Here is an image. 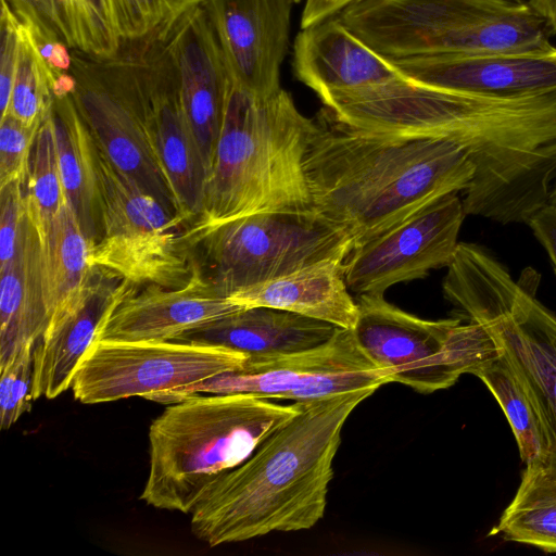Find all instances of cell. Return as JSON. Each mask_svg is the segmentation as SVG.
<instances>
[{
	"label": "cell",
	"instance_id": "cell-1",
	"mask_svg": "<svg viewBox=\"0 0 556 556\" xmlns=\"http://www.w3.org/2000/svg\"><path fill=\"white\" fill-rule=\"evenodd\" d=\"M304 156L314 212L344 229L353 248L433 201L464 192L475 165L457 141L344 126L324 110Z\"/></svg>",
	"mask_w": 556,
	"mask_h": 556
},
{
	"label": "cell",
	"instance_id": "cell-2",
	"mask_svg": "<svg viewBox=\"0 0 556 556\" xmlns=\"http://www.w3.org/2000/svg\"><path fill=\"white\" fill-rule=\"evenodd\" d=\"M376 391L300 402L294 416L211 484L191 511L192 533L214 547L314 527L325 515L343 426Z\"/></svg>",
	"mask_w": 556,
	"mask_h": 556
},
{
	"label": "cell",
	"instance_id": "cell-3",
	"mask_svg": "<svg viewBox=\"0 0 556 556\" xmlns=\"http://www.w3.org/2000/svg\"><path fill=\"white\" fill-rule=\"evenodd\" d=\"M315 123L282 87L260 96L231 78L202 207L189 230L195 245L249 215L315 213L304 170Z\"/></svg>",
	"mask_w": 556,
	"mask_h": 556
},
{
	"label": "cell",
	"instance_id": "cell-4",
	"mask_svg": "<svg viewBox=\"0 0 556 556\" xmlns=\"http://www.w3.org/2000/svg\"><path fill=\"white\" fill-rule=\"evenodd\" d=\"M300 402L202 394L168 404L149 429L150 467L140 495L159 509L191 513L211 484L245 460Z\"/></svg>",
	"mask_w": 556,
	"mask_h": 556
},
{
	"label": "cell",
	"instance_id": "cell-5",
	"mask_svg": "<svg viewBox=\"0 0 556 556\" xmlns=\"http://www.w3.org/2000/svg\"><path fill=\"white\" fill-rule=\"evenodd\" d=\"M541 275L514 279L486 249L459 242L442 288L467 320L484 327L523 386L544 426L556 465V315L538 298Z\"/></svg>",
	"mask_w": 556,
	"mask_h": 556
},
{
	"label": "cell",
	"instance_id": "cell-6",
	"mask_svg": "<svg viewBox=\"0 0 556 556\" xmlns=\"http://www.w3.org/2000/svg\"><path fill=\"white\" fill-rule=\"evenodd\" d=\"M340 21L381 55L548 51V26L517 0H359Z\"/></svg>",
	"mask_w": 556,
	"mask_h": 556
},
{
	"label": "cell",
	"instance_id": "cell-7",
	"mask_svg": "<svg viewBox=\"0 0 556 556\" xmlns=\"http://www.w3.org/2000/svg\"><path fill=\"white\" fill-rule=\"evenodd\" d=\"M100 236L92 264L132 285L179 287L195 266L190 223L118 170L96 144Z\"/></svg>",
	"mask_w": 556,
	"mask_h": 556
},
{
	"label": "cell",
	"instance_id": "cell-8",
	"mask_svg": "<svg viewBox=\"0 0 556 556\" xmlns=\"http://www.w3.org/2000/svg\"><path fill=\"white\" fill-rule=\"evenodd\" d=\"M355 300L358 317L352 330L361 349L391 382L417 392L447 389L501 354L478 323L422 319L388 302L384 294H357Z\"/></svg>",
	"mask_w": 556,
	"mask_h": 556
},
{
	"label": "cell",
	"instance_id": "cell-9",
	"mask_svg": "<svg viewBox=\"0 0 556 556\" xmlns=\"http://www.w3.org/2000/svg\"><path fill=\"white\" fill-rule=\"evenodd\" d=\"M218 291L232 293L312 263L343 257L353 249L348 232L316 213L249 215L212 230L200 243Z\"/></svg>",
	"mask_w": 556,
	"mask_h": 556
},
{
	"label": "cell",
	"instance_id": "cell-10",
	"mask_svg": "<svg viewBox=\"0 0 556 556\" xmlns=\"http://www.w3.org/2000/svg\"><path fill=\"white\" fill-rule=\"evenodd\" d=\"M391 382L358 345L353 330L340 328L327 342L300 352L248 356L235 370L147 395L172 404L202 394H252L306 402L357 390H378Z\"/></svg>",
	"mask_w": 556,
	"mask_h": 556
},
{
	"label": "cell",
	"instance_id": "cell-11",
	"mask_svg": "<svg viewBox=\"0 0 556 556\" xmlns=\"http://www.w3.org/2000/svg\"><path fill=\"white\" fill-rule=\"evenodd\" d=\"M247 355L176 341H94L72 383L83 404L113 402L194 383L240 368Z\"/></svg>",
	"mask_w": 556,
	"mask_h": 556
},
{
	"label": "cell",
	"instance_id": "cell-12",
	"mask_svg": "<svg viewBox=\"0 0 556 556\" xmlns=\"http://www.w3.org/2000/svg\"><path fill=\"white\" fill-rule=\"evenodd\" d=\"M466 216L457 193L446 194L345 256L344 276L357 294H384L392 286L447 267Z\"/></svg>",
	"mask_w": 556,
	"mask_h": 556
},
{
	"label": "cell",
	"instance_id": "cell-13",
	"mask_svg": "<svg viewBox=\"0 0 556 556\" xmlns=\"http://www.w3.org/2000/svg\"><path fill=\"white\" fill-rule=\"evenodd\" d=\"M295 0H203L231 78L269 96L280 86V67Z\"/></svg>",
	"mask_w": 556,
	"mask_h": 556
},
{
	"label": "cell",
	"instance_id": "cell-14",
	"mask_svg": "<svg viewBox=\"0 0 556 556\" xmlns=\"http://www.w3.org/2000/svg\"><path fill=\"white\" fill-rule=\"evenodd\" d=\"M165 35L177 67L184 114L208 174L231 75L202 3L188 11Z\"/></svg>",
	"mask_w": 556,
	"mask_h": 556
},
{
	"label": "cell",
	"instance_id": "cell-15",
	"mask_svg": "<svg viewBox=\"0 0 556 556\" xmlns=\"http://www.w3.org/2000/svg\"><path fill=\"white\" fill-rule=\"evenodd\" d=\"M195 264L179 287H130L103 319L96 341H173L195 328L241 311Z\"/></svg>",
	"mask_w": 556,
	"mask_h": 556
},
{
	"label": "cell",
	"instance_id": "cell-16",
	"mask_svg": "<svg viewBox=\"0 0 556 556\" xmlns=\"http://www.w3.org/2000/svg\"><path fill=\"white\" fill-rule=\"evenodd\" d=\"M555 49L438 54L392 61L406 76L438 88L519 94L556 88Z\"/></svg>",
	"mask_w": 556,
	"mask_h": 556
},
{
	"label": "cell",
	"instance_id": "cell-17",
	"mask_svg": "<svg viewBox=\"0 0 556 556\" xmlns=\"http://www.w3.org/2000/svg\"><path fill=\"white\" fill-rule=\"evenodd\" d=\"M292 67L294 76L320 101L407 77L392 60L358 38L338 15L302 28L294 40Z\"/></svg>",
	"mask_w": 556,
	"mask_h": 556
},
{
	"label": "cell",
	"instance_id": "cell-18",
	"mask_svg": "<svg viewBox=\"0 0 556 556\" xmlns=\"http://www.w3.org/2000/svg\"><path fill=\"white\" fill-rule=\"evenodd\" d=\"M132 283L97 268L80 300L49 319L33 358L31 397L54 399L72 387L79 362L98 330Z\"/></svg>",
	"mask_w": 556,
	"mask_h": 556
},
{
	"label": "cell",
	"instance_id": "cell-19",
	"mask_svg": "<svg viewBox=\"0 0 556 556\" xmlns=\"http://www.w3.org/2000/svg\"><path fill=\"white\" fill-rule=\"evenodd\" d=\"M339 329L289 311L255 306L244 307L173 341L220 346L247 356H267L318 346Z\"/></svg>",
	"mask_w": 556,
	"mask_h": 556
},
{
	"label": "cell",
	"instance_id": "cell-20",
	"mask_svg": "<svg viewBox=\"0 0 556 556\" xmlns=\"http://www.w3.org/2000/svg\"><path fill=\"white\" fill-rule=\"evenodd\" d=\"M343 262V257L325 258L239 290L228 299L243 307H273L353 329L358 306L350 293Z\"/></svg>",
	"mask_w": 556,
	"mask_h": 556
},
{
	"label": "cell",
	"instance_id": "cell-21",
	"mask_svg": "<svg viewBox=\"0 0 556 556\" xmlns=\"http://www.w3.org/2000/svg\"><path fill=\"white\" fill-rule=\"evenodd\" d=\"M0 367L27 342H38L49 316L45 303L40 243L26 217L14 257L0 266Z\"/></svg>",
	"mask_w": 556,
	"mask_h": 556
},
{
	"label": "cell",
	"instance_id": "cell-22",
	"mask_svg": "<svg viewBox=\"0 0 556 556\" xmlns=\"http://www.w3.org/2000/svg\"><path fill=\"white\" fill-rule=\"evenodd\" d=\"M18 18L50 39L92 58L122 50L109 0H7Z\"/></svg>",
	"mask_w": 556,
	"mask_h": 556
},
{
	"label": "cell",
	"instance_id": "cell-23",
	"mask_svg": "<svg viewBox=\"0 0 556 556\" xmlns=\"http://www.w3.org/2000/svg\"><path fill=\"white\" fill-rule=\"evenodd\" d=\"M52 118L65 199L96 243L100 236L96 142L73 94L54 98Z\"/></svg>",
	"mask_w": 556,
	"mask_h": 556
},
{
	"label": "cell",
	"instance_id": "cell-24",
	"mask_svg": "<svg viewBox=\"0 0 556 556\" xmlns=\"http://www.w3.org/2000/svg\"><path fill=\"white\" fill-rule=\"evenodd\" d=\"M93 244L65 201L40 243L42 290L49 319L74 306L90 285L98 268L91 260Z\"/></svg>",
	"mask_w": 556,
	"mask_h": 556
},
{
	"label": "cell",
	"instance_id": "cell-25",
	"mask_svg": "<svg viewBox=\"0 0 556 556\" xmlns=\"http://www.w3.org/2000/svg\"><path fill=\"white\" fill-rule=\"evenodd\" d=\"M490 535L556 553V465L526 464L516 494Z\"/></svg>",
	"mask_w": 556,
	"mask_h": 556
},
{
	"label": "cell",
	"instance_id": "cell-26",
	"mask_svg": "<svg viewBox=\"0 0 556 556\" xmlns=\"http://www.w3.org/2000/svg\"><path fill=\"white\" fill-rule=\"evenodd\" d=\"M491 391L504 412L525 464L545 462L547 437L536 408L523 386L502 355L486 361L472 374Z\"/></svg>",
	"mask_w": 556,
	"mask_h": 556
},
{
	"label": "cell",
	"instance_id": "cell-27",
	"mask_svg": "<svg viewBox=\"0 0 556 556\" xmlns=\"http://www.w3.org/2000/svg\"><path fill=\"white\" fill-rule=\"evenodd\" d=\"M25 186L27 217L41 243L66 201L59 168L52 111L37 131Z\"/></svg>",
	"mask_w": 556,
	"mask_h": 556
},
{
	"label": "cell",
	"instance_id": "cell-28",
	"mask_svg": "<svg viewBox=\"0 0 556 556\" xmlns=\"http://www.w3.org/2000/svg\"><path fill=\"white\" fill-rule=\"evenodd\" d=\"M55 79L22 22L20 58L7 115L28 127L40 126L53 109Z\"/></svg>",
	"mask_w": 556,
	"mask_h": 556
},
{
	"label": "cell",
	"instance_id": "cell-29",
	"mask_svg": "<svg viewBox=\"0 0 556 556\" xmlns=\"http://www.w3.org/2000/svg\"><path fill=\"white\" fill-rule=\"evenodd\" d=\"M203 0H109L122 45L144 42Z\"/></svg>",
	"mask_w": 556,
	"mask_h": 556
},
{
	"label": "cell",
	"instance_id": "cell-30",
	"mask_svg": "<svg viewBox=\"0 0 556 556\" xmlns=\"http://www.w3.org/2000/svg\"><path fill=\"white\" fill-rule=\"evenodd\" d=\"M35 341L14 352L0 367V427L11 428L30 409Z\"/></svg>",
	"mask_w": 556,
	"mask_h": 556
},
{
	"label": "cell",
	"instance_id": "cell-31",
	"mask_svg": "<svg viewBox=\"0 0 556 556\" xmlns=\"http://www.w3.org/2000/svg\"><path fill=\"white\" fill-rule=\"evenodd\" d=\"M39 127H28L11 115L0 119V188L11 182L26 185Z\"/></svg>",
	"mask_w": 556,
	"mask_h": 556
},
{
	"label": "cell",
	"instance_id": "cell-32",
	"mask_svg": "<svg viewBox=\"0 0 556 556\" xmlns=\"http://www.w3.org/2000/svg\"><path fill=\"white\" fill-rule=\"evenodd\" d=\"M0 21V118H3L9 110L18 64L22 21L7 0H1Z\"/></svg>",
	"mask_w": 556,
	"mask_h": 556
},
{
	"label": "cell",
	"instance_id": "cell-33",
	"mask_svg": "<svg viewBox=\"0 0 556 556\" xmlns=\"http://www.w3.org/2000/svg\"><path fill=\"white\" fill-rule=\"evenodd\" d=\"M24 185L11 182L0 188V266L15 255L27 217Z\"/></svg>",
	"mask_w": 556,
	"mask_h": 556
},
{
	"label": "cell",
	"instance_id": "cell-34",
	"mask_svg": "<svg viewBox=\"0 0 556 556\" xmlns=\"http://www.w3.org/2000/svg\"><path fill=\"white\" fill-rule=\"evenodd\" d=\"M527 224L546 250L556 273V207L544 206Z\"/></svg>",
	"mask_w": 556,
	"mask_h": 556
},
{
	"label": "cell",
	"instance_id": "cell-35",
	"mask_svg": "<svg viewBox=\"0 0 556 556\" xmlns=\"http://www.w3.org/2000/svg\"><path fill=\"white\" fill-rule=\"evenodd\" d=\"M359 0H306L301 18V28L315 25L338 15Z\"/></svg>",
	"mask_w": 556,
	"mask_h": 556
},
{
	"label": "cell",
	"instance_id": "cell-36",
	"mask_svg": "<svg viewBox=\"0 0 556 556\" xmlns=\"http://www.w3.org/2000/svg\"><path fill=\"white\" fill-rule=\"evenodd\" d=\"M528 4L545 21L549 30L556 35V0H528Z\"/></svg>",
	"mask_w": 556,
	"mask_h": 556
},
{
	"label": "cell",
	"instance_id": "cell-37",
	"mask_svg": "<svg viewBox=\"0 0 556 556\" xmlns=\"http://www.w3.org/2000/svg\"><path fill=\"white\" fill-rule=\"evenodd\" d=\"M549 204L556 207V182L554 184L549 194Z\"/></svg>",
	"mask_w": 556,
	"mask_h": 556
},
{
	"label": "cell",
	"instance_id": "cell-38",
	"mask_svg": "<svg viewBox=\"0 0 556 556\" xmlns=\"http://www.w3.org/2000/svg\"><path fill=\"white\" fill-rule=\"evenodd\" d=\"M517 1H523V2H527V3H528V0H517Z\"/></svg>",
	"mask_w": 556,
	"mask_h": 556
},
{
	"label": "cell",
	"instance_id": "cell-39",
	"mask_svg": "<svg viewBox=\"0 0 556 556\" xmlns=\"http://www.w3.org/2000/svg\"><path fill=\"white\" fill-rule=\"evenodd\" d=\"M300 0H295V2H299Z\"/></svg>",
	"mask_w": 556,
	"mask_h": 556
},
{
	"label": "cell",
	"instance_id": "cell-40",
	"mask_svg": "<svg viewBox=\"0 0 556 556\" xmlns=\"http://www.w3.org/2000/svg\"><path fill=\"white\" fill-rule=\"evenodd\" d=\"M555 53H556V49H555Z\"/></svg>",
	"mask_w": 556,
	"mask_h": 556
}]
</instances>
